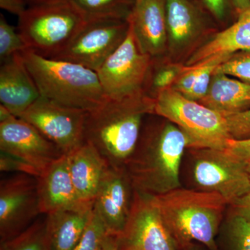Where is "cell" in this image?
<instances>
[{"instance_id": "obj_3", "label": "cell", "mask_w": 250, "mask_h": 250, "mask_svg": "<svg viewBox=\"0 0 250 250\" xmlns=\"http://www.w3.org/2000/svg\"><path fill=\"white\" fill-rule=\"evenodd\" d=\"M162 218L179 250L200 243L218 250L215 238L228 204L215 192L179 187L155 196Z\"/></svg>"}, {"instance_id": "obj_33", "label": "cell", "mask_w": 250, "mask_h": 250, "mask_svg": "<svg viewBox=\"0 0 250 250\" xmlns=\"http://www.w3.org/2000/svg\"><path fill=\"white\" fill-rule=\"evenodd\" d=\"M176 78H177L176 70L170 68L163 69L151 77L150 85L153 89L156 90V94L159 90L170 87V85L176 80Z\"/></svg>"}, {"instance_id": "obj_36", "label": "cell", "mask_w": 250, "mask_h": 250, "mask_svg": "<svg viewBox=\"0 0 250 250\" xmlns=\"http://www.w3.org/2000/svg\"><path fill=\"white\" fill-rule=\"evenodd\" d=\"M0 7L19 17L27 9V6L23 0H0Z\"/></svg>"}, {"instance_id": "obj_4", "label": "cell", "mask_w": 250, "mask_h": 250, "mask_svg": "<svg viewBox=\"0 0 250 250\" xmlns=\"http://www.w3.org/2000/svg\"><path fill=\"white\" fill-rule=\"evenodd\" d=\"M20 54L41 96L86 111L106 100L96 71L76 62L47 58L29 49Z\"/></svg>"}, {"instance_id": "obj_42", "label": "cell", "mask_w": 250, "mask_h": 250, "mask_svg": "<svg viewBox=\"0 0 250 250\" xmlns=\"http://www.w3.org/2000/svg\"><path fill=\"white\" fill-rule=\"evenodd\" d=\"M247 168H248V173H249L250 177V161L247 164Z\"/></svg>"}, {"instance_id": "obj_7", "label": "cell", "mask_w": 250, "mask_h": 250, "mask_svg": "<svg viewBox=\"0 0 250 250\" xmlns=\"http://www.w3.org/2000/svg\"><path fill=\"white\" fill-rule=\"evenodd\" d=\"M188 149L193 189L218 193L229 206L250 191L248 164L237 159L227 149Z\"/></svg>"}, {"instance_id": "obj_15", "label": "cell", "mask_w": 250, "mask_h": 250, "mask_svg": "<svg viewBox=\"0 0 250 250\" xmlns=\"http://www.w3.org/2000/svg\"><path fill=\"white\" fill-rule=\"evenodd\" d=\"M128 21L144 53L155 57L164 52L168 42L165 0H135Z\"/></svg>"}, {"instance_id": "obj_30", "label": "cell", "mask_w": 250, "mask_h": 250, "mask_svg": "<svg viewBox=\"0 0 250 250\" xmlns=\"http://www.w3.org/2000/svg\"><path fill=\"white\" fill-rule=\"evenodd\" d=\"M225 117L231 139H250V108Z\"/></svg>"}, {"instance_id": "obj_41", "label": "cell", "mask_w": 250, "mask_h": 250, "mask_svg": "<svg viewBox=\"0 0 250 250\" xmlns=\"http://www.w3.org/2000/svg\"><path fill=\"white\" fill-rule=\"evenodd\" d=\"M185 250H203L202 248L197 246V245H192V246L189 247Z\"/></svg>"}, {"instance_id": "obj_21", "label": "cell", "mask_w": 250, "mask_h": 250, "mask_svg": "<svg viewBox=\"0 0 250 250\" xmlns=\"http://www.w3.org/2000/svg\"><path fill=\"white\" fill-rule=\"evenodd\" d=\"M199 103L225 116L246 111L250 108V84L214 73L209 89Z\"/></svg>"}, {"instance_id": "obj_28", "label": "cell", "mask_w": 250, "mask_h": 250, "mask_svg": "<svg viewBox=\"0 0 250 250\" xmlns=\"http://www.w3.org/2000/svg\"><path fill=\"white\" fill-rule=\"evenodd\" d=\"M104 223L98 212L93 208V213L83 236L74 250H99L104 238L107 234Z\"/></svg>"}, {"instance_id": "obj_6", "label": "cell", "mask_w": 250, "mask_h": 250, "mask_svg": "<svg viewBox=\"0 0 250 250\" xmlns=\"http://www.w3.org/2000/svg\"><path fill=\"white\" fill-rule=\"evenodd\" d=\"M86 21L70 0L27 7L18 29L27 49L53 59L71 42Z\"/></svg>"}, {"instance_id": "obj_8", "label": "cell", "mask_w": 250, "mask_h": 250, "mask_svg": "<svg viewBox=\"0 0 250 250\" xmlns=\"http://www.w3.org/2000/svg\"><path fill=\"white\" fill-rule=\"evenodd\" d=\"M152 59L140 48L129 24L125 40L96 71L105 97L122 99L142 93Z\"/></svg>"}, {"instance_id": "obj_14", "label": "cell", "mask_w": 250, "mask_h": 250, "mask_svg": "<svg viewBox=\"0 0 250 250\" xmlns=\"http://www.w3.org/2000/svg\"><path fill=\"white\" fill-rule=\"evenodd\" d=\"M134 188L126 169L109 167L94 202L108 233L121 236L131 210Z\"/></svg>"}, {"instance_id": "obj_38", "label": "cell", "mask_w": 250, "mask_h": 250, "mask_svg": "<svg viewBox=\"0 0 250 250\" xmlns=\"http://www.w3.org/2000/svg\"><path fill=\"white\" fill-rule=\"evenodd\" d=\"M99 250H120L119 236L107 233Z\"/></svg>"}, {"instance_id": "obj_24", "label": "cell", "mask_w": 250, "mask_h": 250, "mask_svg": "<svg viewBox=\"0 0 250 250\" xmlns=\"http://www.w3.org/2000/svg\"><path fill=\"white\" fill-rule=\"evenodd\" d=\"M0 250H50L46 215L39 217L19 236L0 243Z\"/></svg>"}, {"instance_id": "obj_9", "label": "cell", "mask_w": 250, "mask_h": 250, "mask_svg": "<svg viewBox=\"0 0 250 250\" xmlns=\"http://www.w3.org/2000/svg\"><path fill=\"white\" fill-rule=\"evenodd\" d=\"M87 111L65 106L41 96L19 118L39 130L63 154L85 143Z\"/></svg>"}, {"instance_id": "obj_16", "label": "cell", "mask_w": 250, "mask_h": 250, "mask_svg": "<svg viewBox=\"0 0 250 250\" xmlns=\"http://www.w3.org/2000/svg\"><path fill=\"white\" fill-rule=\"evenodd\" d=\"M41 96L21 54L1 62L0 102L10 113L19 117Z\"/></svg>"}, {"instance_id": "obj_18", "label": "cell", "mask_w": 250, "mask_h": 250, "mask_svg": "<svg viewBox=\"0 0 250 250\" xmlns=\"http://www.w3.org/2000/svg\"><path fill=\"white\" fill-rule=\"evenodd\" d=\"M66 155L72 183L80 201H95L110 167L107 163L86 142Z\"/></svg>"}, {"instance_id": "obj_2", "label": "cell", "mask_w": 250, "mask_h": 250, "mask_svg": "<svg viewBox=\"0 0 250 250\" xmlns=\"http://www.w3.org/2000/svg\"><path fill=\"white\" fill-rule=\"evenodd\" d=\"M187 149V136L169 121L141 134L125 167L134 190L158 196L181 187L179 174Z\"/></svg>"}, {"instance_id": "obj_37", "label": "cell", "mask_w": 250, "mask_h": 250, "mask_svg": "<svg viewBox=\"0 0 250 250\" xmlns=\"http://www.w3.org/2000/svg\"><path fill=\"white\" fill-rule=\"evenodd\" d=\"M210 12L215 17L221 19L224 17L226 10L227 0H203Z\"/></svg>"}, {"instance_id": "obj_29", "label": "cell", "mask_w": 250, "mask_h": 250, "mask_svg": "<svg viewBox=\"0 0 250 250\" xmlns=\"http://www.w3.org/2000/svg\"><path fill=\"white\" fill-rule=\"evenodd\" d=\"M215 74H224L250 84V52H238L222 62Z\"/></svg>"}, {"instance_id": "obj_1", "label": "cell", "mask_w": 250, "mask_h": 250, "mask_svg": "<svg viewBox=\"0 0 250 250\" xmlns=\"http://www.w3.org/2000/svg\"><path fill=\"white\" fill-rule=\"evenodd\" d=\"M153 114V102L143 93L122 99L106 98L87 111L85 142L89 143L112 168H125L137 147L143 120Z\"/></svg>"}, {"instance_id": "obj_31", "label": "cell", "mask_w": 250, "mask_h": 250, "mask_svg": "<svg viewBox=\"0 0 250 250\" xmlns=\"http://www.w3.org/2000/svg\"><path fill=\"white\" fill-rule=\"evenodd\" d=\"M0 170L1 172H17L39 177V173L34 167L23 162L21 159L6 153L0 152Z\"/></svg>"}, {"instance_id": "obj_19", "label": "cell", "mask_w": 250, "mask_h": 250, "mask_svg": "<svg viewBox=\"0 0 250 250\" xmlns=\"http://www.w3.org/2000/svg\"><path fill=\"white\" fill-rule=\"evenodd\" d=\"M41 213L47 215L81 202L72 183L66 154L37 177Z\"/></svg>"}, {"instance_id": "obj_12", "label": "cell", "mask_w": 250, "mask_h": 250, "mask_svg": "<svg viewBox=\"0 0 250 250\" xmlns=\"http://www.w3.org/2000/svg\"><path fill=\"white\" fill-rule=\"evenodd\" d=\"M119 241L120 250H179L155 196L136 190Z\"/></svg>"}, {"instance_id": "obj_35", "label": "cell", "mask_w": 250, "mask_h": 250, "mask_svg": "<svg viewBox=\"0 0 250 250\" xmlns=\"http://www.w3.org/2000/svg\"><path fill=\"white\" fill-rule=\"evenodd\" d=\"M231 212L250 221V191L230 206Z\"/></svg>"}, {"instance_id": "obj_22", "label": "cell", "mask_w": 250, "mask_h": 250, "mask_svg": "<svg viewBox=\"0 0 250 250\" xmlns=\"http://www.w3.org/2000/svg\"><path fill=\"white\" fill-rule=\"evenodd\" d=\"M169 45L174 51L187 47L198 35L201 19L189 0H165Z\"/></svg>"}, {"instance_id": "obj_13", "label": "cell", "mask_w": 250, "mask_h": 250, "mask_svg": "<svg viewBox=\"0 0 250 250\" xmlns=\"http://www.w3.org/2000/svg\"><path fill=\"white\" fill-rule=\"evenodd\" d=\"M0 152L34 167L39 175L64 154L28 122L0 105Z\"/></svg>"}, {"instance_id": "obj_34", "label": "cell", "mask_w": 250, "mask_h": 250, "mask_svg": "<svg viewBox=\"0 0 250 250\" xmlns=\"http://www.w3.org/2000/svg\"><path fill=\"white\" fill-rule=\"evenodd\" d=\"M227 150L237 159L248 164L250 161V139H229Z\"/></svg>"}, {"instance_id": "obj_32", "label": "cell", "mask_w": 250, "mask_h": 250, "mask_svg": "<svg viewBox=\"0 0 250 250\" xmlns=\"http://www.w3.org/2000/svg\"><path fill=\"white\" fill-rule=\"evenodd\" d=\"M203 62L197 64V65L188 66L187 70L184 72L177 82H175L174 89L182 93L184 96H187L192 87L196 82L197 77L201 72Z\"/></svg>"}, {"instance_id": "obj_17", "label": "cell", "mask_w": 250, "mask_h": 250, "mask_svg": "<svg viewBox=\"0 0 250 250\" xmlns=\"http://www.w3.org/2000/svg\"><path fill=\"white\" fill-rule=\"evenodd\" d=\"M94 202L81 201L46 215L50 250H74L93 213Z\"/></svg>"}, {"instance_id": "obj_11", "label": "cell", "mask_w": 250, "mask_h": 250, "mask_svg": "<svg viewBox=\"0 0 250 250\" xmlns=\"http://www.w3.org/2000/svg\"><path fill=\"white\" fill-rule=\"evenodd\" d=\"M128 21H86L71 42L54 59L76 62L97 71L126 38Z\"/></svg>"}, {"instance_id": "obj_27", "label": "cell", "mask_w": 250, "mask_h": 250, "mask_svg": "<svg viewBox=\"0 0 250 250\" xmlns=\"http://www.w3.org/2000/svg\"><path fill=\"white\" fill-rule=\"evenodd\" d=\"M231 56H220L205 61L203 62L201 72L197 77L195 84L192 87V90L187 95V98L199 102L203 99L207 95V92L209 89L210 82L212 77L214 74L215 69L222 62L228 60Z\"/></svg>"}, {"instance_id": "obj_39", "label": "cell", "mask_w": 250, "mask_h": 250, "mask_svg": "<svg viewBox=\"0 0 250 250\" xmlns=\"http://www.w3.org/2000/svg\"><path fill=\"white\" fill-rule=\"evenodd\" d=\"M23 1L27 4V7H30V6L57 4V3L62 2L67 0H23Z\"/></svg>"}, {"instance_id": "obj_25", "label": "cell", "mask_w": 250, "mask_h": 250, "mask_svg": "<svg viewBox=\"0 0 250 250\" xmlns=\"http://www.w3.org/2000/svg\"><path fill=\"white\" fill-rule=\"evenodd\" d=\"M22 36L15 27L7 22L2 14L0 15V60L1 62L16 54L27 50Z\"/></svg>"}, {"instance_id": "obj_26", "label": "cell", "mask_w": 250, "mask_h": 250, "mask_svg": "<svg viewBox=\"0 0 250 250\" xmlns=\"http://www.w3.org/2000/svg\"><path fill=\"white\" fill-rule=\"evenodd\" d=\"M227 223V237L231 250H250V221L231 212Z\"/></svg>"}, {"instance_id": "obj_40", "label": "cell", "mask_w": 250, "mask_h": 250, "mask_svg": "<svg viewBox=\"0 0 250 250\" xmlns=\"http://www.w3.org/2000/svg\"><path fill=\"white\" fill-rule=\"evenodd\" d=\"M238 14L250 9V0H233Z\"/></svg>"}, {"instance_id": "obj_20", "label": "cell", "mask_w": 250, "mask_h": 250, "mask_svg": "<svg viewBox=\"0 0 250 250\" xmlns=\"http://www.w3.org/2000/svg\"><path fill=\"white\" fill-rule=\"evenodd\" d=\"M250 52V9L240 13L238 20L220 31L197 49L187 62L195 65L220 56H232L236 52Z\"/></svg>"}, {"instance_id": "obj_10", "label": "cell", "mask_w": 250, "mask_h": 250, "mask_svg": "<svg viewBox=\"0 0 250 250\" xmlns=\"http://www.w3.org/2000/svg\"><path fill=\"white\" fill-rule=\"evenodd\" d=\"M41 213L37 177L18 173L0 184V243L24 232Z\"/></svg>"}, {"instance_id": "obj_5", "label": "cell", "mask_w": 250, "mask_h": 250, "mask_svg": "<svg viewBox=\"0 0 250 250\" xmlns=\"http://www.w3.org/2000/svg\"><path fill=\"white\" fill-rule=\"evenodd\" d=\"M153 113L165 118L182 130L188 149H227L231 139L226 117L174 88L159 90L152 99Z\"/></svg>"}, {"instance_id": "obj_23", "label": "cell", "mask_w": 250, "mask_h": 250, "mask_svg": "<svg viewBox=\"0 0 250 250\" xmlns=\"http://www.w3.org/2000/svg\"><path fill=\"white\" fill-rule=\"evenodd\" d=\"M85 21H128L135 0H70Z\"/></svg>"}]
</instances>
